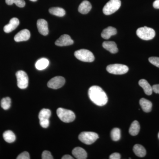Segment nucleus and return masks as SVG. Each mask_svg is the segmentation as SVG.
Returning a JSON list of instances; mask_svg holds the SVG:
<instances>
[{"label":"nucleus","mask_w":159,"mask_h":159,"mask_svg":"<svg viewBox=\"0 0 159 159\" xmlns=\"http://www.w3.org/2000/svg\"><path fill=\"white\" fill-rule=\"evenodd\" d=\"M49 12L51 14L56 16L62 17L66 14V11L62 8L60 7H53L49 9Z\"/></svg>","instance_id":"b1692460"},{"label":"nucleus","mask_w":159,"mask_h":159,"mask_svg":"<svg viewBox=\"0 0 159 159\" xmlns=\"http://www.w3.org/2000/svg\"><path fill=\"white\" fill-rule=\"evenodd\" d=\"M133 151L137 156L140 157H143L146 155V151L145 148L142 145L139 144L134 145Z\"/></svg>","instance_id":"412c9836"},{"label":"nucleus","mask_w":159,"mask_h":159,"mask_svg":"<svg viewBox=\"0 0 159 159\" xmlns=\"http://www.w3.org/2000/svg\"><path fill=\"white\" fill-rule=\"evenodd\" d=\"M152 90L156 93L159 94V84H155L152 87Z\"/></svg>","instance_id":"72a5a7b5"},{"label":"nucleus","mask_w":159,"mask_h":159,"mask_svg":"<svg viewBox=\"0 0 159 159\" xmlns=\"http://www.w3.org/2000/svg\"><path fill=\"white\" fill-rule=\"evenodd\" d=\"M140 106L145 112H149L152 110V104L151 101L145 98H142L139 101Z\"/></svg>","instance_id":"6ab92c4d"},{"label":"nucleus","mask_w":159,"mask_h":159,"mask_svg":"<svg viewBox=\"0 0 159 159\" xmlns=\"http://www.w3.org/2000/svg\"><path fill=\"white\" fill-rule=\"evenodd\" d=\"M20 24L19 20L17 18H12L8 25L4 27V31L6 33H10L13 31L19 26Z\"/></svg>","instance_id":"ddd939ff"},{"label":"nucleus","mask_w":159,"mask_h":159,"mask_svg":"<svg viewBox=\"0 0 159 159\" xmlns=\"http://www.w3.org/2000/svg\"><path fill=\"white\" fill-rule=\"evenodd\" d=\"M73 156L76 159H85L87 157V153L86 151L81 147H76L72 151Z\"/></svg>","instance_id":"4468645a"},{"label":"nucleus","mask_w":159,"mask_h":159,"mask_svg":"<svg viewBox=\"0 0 159 159\" xmlns=\"http://www.w3.org/2000/svg\"><path fill=\"white\" fill-rule=\"evenodd\" d=\"M99 138L98 134L93 132H83L78 137L80 142L89 145L93 144Z\"/></svg>","instance_id":"39448f33"},{"label":"nucleus","mask_w":159,"mask_h":159,"mask_svg":"<svg viewBox=\"0 0 159 159\" xmlns=\"http://www.w3.org/2000/svg\"><path fill=\"white\" fill-rule=\"evenodd\" d=\"M30 1H31V2H36V1H37V0H30Z\"/></svg>","instance_id":"e433bc0d"},{"label":"nucleus","mask_w":159,"mask_h":159,"mask_svg":"<svg viewBox=\"0 0 159 159\" xmlns=\"http://www.w3.org/2000/svg\"><path fill=\"white\" fill-rule=\"evenodd\" d=\"M109 158L110 159H121V155L120 154L115 152L111 154Z\"/></svg>","instance_id":"473e14b6"},{"label":"nucleus","mask_w":159,"mask_h":159,"mask_svg":"<svg viewBox=\"0 0 159 159\" xmlns=\"http://www.w3.org/2000/svg\"><path fill=\"white\" fill-rule=\"evenodd\" d=\"M136 33L138 37L145 40L153 39L156 35L155 31L153 29L146 26L137 29Z\"/></svg>","instance_id":"7ed1b4c3"},{"label":"nucleus","mask_w":159,"mask_h":159,"mask_svg":"<svg viewBox=\"0 0 159 159\" xmlns=\"http://www.w3.org/2000/svg\"><path fill=\"white\" fill-rule=\"evenodd\" d=\"M66 80L63 77L57 76L50 80L48 83V86L49 88L57 89L61 88L64 85Z\"/></svg>","instance_id":"1a4fd4ad"},{"label":"nucleus","mask_w":159,"mask_h":159,"mask_svg":"<svg viewBox=\"0 0 159 159\" xmlns=\"http://www.w3.org/2000/svg\"><path fill=\"white\" fill-rule=\"evenodd\" d=\"M149 62L154 66L159 68V57H152L148 58Z\"/></svg>","instance_id":"c85d7f7f"},{"label":"nucleus","mask_w":159,"mask_h":159,"mask_svg":"<svg viewBox=\"0 0 159 159\" xmlns=\"http://www.w3.org/2000/svg\"><path fill=\"white\" fill-rule=\"evenodd\" d=\"M62 159H73L74 158L73 157H71L70 155H65L64 156L62 157L61 158Z\"/></svg>","instance_id":"c9c22d12"},{"label":"nucleus","mask_w":159,"mask_h":159,"mask_svg":"<svg viewBox=\"0 0 159 159\" xmlns=\"http://www.w3.org/2000/svg\"><path fill=\"white\" fill-rule=\"evenodd\" d=\"M116 34V29L114 27L110 26L102 31L101 33V36L104 39H108L110 38L111 36Z\"/></svg>","instance_id":"dca6fc26"},{"label":"nucleus","mask_w":159,"mask_h":159,"mask_svg":"<svg viewBox=\"0 0 159 159\" xmlns=\"http://www.w3.org/2000/svg\"><path fill=\"white\" fill-rule=\"evenodd\" d=\"M139 84L144 90L145 94L150 96L152 93V88L148 83V81L145 79H141L139 80Z\"/></svg>","instance_id":"f3484780"},{"label":"nucleus","mask_w":159,"mask_h":159,"mask_svg":"<svg viewBox=\"0 0 159 159\" xmlns=\"http://www.w3.org/2000/svg\"><path fill=\"white\" fill-rule=\"evenodd\" d=\"M74 55L77 59L84 62H92L95 60L93 53L86 49H81L75 51Z\"/></svg>","instance_id":"20e7f679"},{"label":"nucleus","mask_w":159,"mask_h":159,"mask_svg":"<svg viewBox=\"0 0 159 159\" xmlns=\"http://www.w3.org/2000/svg\"><path fill=\"white\" fill-rule=\"evenodd\" d=\"M42 159H53V156L50 152L48 151L45 150L43 152L42 155Z\"/></svg>","instance_id":"c756f323"},{"label":"nucleus","mask_w":159,"mask_h":159,"mask_svg":"<svg viewBox=\"0 0 159 159\" xmlns=\"http://www.w3.org/2000/svg\"><path fill=\"white\" fill-rule=\"evenodd\" d=\"M140 129V125L139 122L134 121L131 124L130 128L129 129V133L131 135L136 136L139 134Z\"/></svg>","instance_id":"4be33fe9"},{"label":"nucleus","mask_w":159,"mask_h":159,"mask_svg":"<svg viewBox=\"0 0 159 159\" xmlns=\"http://www.w3.org/2000/svg\"><path fill=\"white\" fill-rule=\"evenodd\" d=\"M57 114L60 119L66 123L73 122L76 118L74 112L61 107L57 109Z\"/></svg>","instance_id":"f03ea898"},{"label":"nucleus","mask_w":159,"mask_h":159,"mask_svg":"<svg viewBox=\"0 0 159 159\" xmlns=\"http://www.w3.org/2000/svg\"><path fill=\"white\" fill-rule=\"evenodd\" d=\"M89 96L94 104L99 106H103L107 103V95L101 88L98 86H93L89 90Z\"/></svg>","instance_id":"f257e3e1"},{"label":"nucleus","mask_w":159,"mask_h":159,"mask_svg":"<svg viewBox=\"0 0 159 159\" xmlns=\"http://www.w3.org/2000/svg\"><path fill=\"white\" fill-rule=\"evenodd\" d=\"M37 26L38 30L41 34L44 36L48 34V24L46 20L42 19L38 20Z\"/></svg>","instance_id":"f8f14e48"},{"label":"nucleus","mask_w":159,"mask_h":159,"mask_svg":"<svg viewBox=\"0 0 159 159\" xmlns=\"http://www.w3.org/2000/svg\"><path fill=\"white\" fill-rule=\"evenodd\" d=\"M30 158L29 154L27 152H22L16 158L17 159H29Z\"/></svg>","instance_id":"7c9ffc66"},{"label":"nucleus","mask_w":159,"mask_h":159,"mask_svg":"<svg viewBox=\"0 0 159 159\" xmlns=\"http://www.w3.org/2000/svg\"><path fill=\"white\" fill-rule=\"evenodd\" d=\"M16 75L18 87L22 89L27 88L29 85V77L25 72L24 71H18L16 72Z\"/></svg>","instance_id":"6e6552de"},{"label":"nucleus","mask_w":159,"mask_h":159,"mask_svg":"<svg viewBox=\"0 0 159 159\" xmlns=\"http://www.w3.org/2000/svg\"><path fill=\"white\" fill-rule=\"evenodd\" d=\"M3 139L8 143H11L15 141L16 137L13 132L11 130H7L3 134Z\"/></svg>","instance_id":"5701e85b"},{"label":"nucleus","mask_w":159,"mask_h":159,"mask_svg":"<svg viewBox=\"0 0 159 159\" xmlns=\"http://www.w3.org/2000/svg\"><path fill=\"white\" fill-rule=\"evenodd\" d=\"M51 111L48 109H43L40 111L39 115V120H46V119H49V118L51 116Z\"/></svg>","instance_id":"393cba45"},{"label":"nucleus","mask_w":159,"mask_h":159,"mask_svg":"<svg viewBox=\"0 0 159 159\" xmlns=\"http://www.w3.org/2000/svg\"><path fill=\"white\" fill-rule=\"evenodd\" d=\"M74 41L71 38L70 36L68 34H63L55 42V44L56 46L59 47H64L71 45L73 44Z\"/></svg>","instance_id":"9d476101"},{"label":"nucleus","mask_w":159,"mask_h":159,"mask_svg":"<svg viewBox=\"0 0 159 159\" xmlns=\"http://www.w3.org/2000/svg\"><path fill=\"white\" fill-rule=\"evenodd\" d=\"M121 6L120 0H110L103 7L102 11L106 15H110L116 11Z\"/></svg>","instance_id":"423d86ee"},{"label":"nucleus","mask_w":159,"mask_h":159,"mask_svg":"<svg viewBox=\"0 0 159 159\" xmlns=\"http://www.w3.org/2000/svg\"><path fill=\"white\" fill-rule=\"evenodd\" d=\"M31 36L30 31L27 29H23L16 34L14 39L16 42L25 41L28 40Z\"/></svg>","instance_id":"9b49d317"},{"label":"nucleus","mask_w":159,"mask_h":159,"mask_svg":"<svg viewBox=\"0 0 159 159\" xmlns=\"http://www.w3.org/2000/svg\"><path fill=\"white\" fill-rule=\"evenodd\" d=\"M158 138H159V134H158Z\"/></svg>","instance_id":"4c0bfd02"},{"label":"nucleus","mask_w":159,"mask_h":159,"mask_svg":"<svg viewBox=\"0 0 159 159\" xmlns=\"http://www.w3.org/2000/svg\"><path fill=\"white\" fill-rule=\"evenodd\" d=\"M49 65L48 60L46 58H42L37 61L35 66L38 70H42L47 68L48 66Z\"/></svg>","instance_id":"aec40b11"},{"label":"nucleus","mask_w":159,"mask_h":159,"mask_svg":"<svg viewBox=\"0 0 159 159\" xmlns=\"http://www.w3.org/2000/svg\"><path fill=\"white\" fill-rule=\"evenodd\" d=\"M6 2L9 6L14 3L16 6L20 8H23L25 6V2L24 0H6Z\"/></svg>","instance_id":"cd10ccee"},{"label":"nucleus","mask_w":159,"mask_h":159,"mask_svg":"<svg viewBox=\"0 0 159 159\" xmlns=\"http://www.w3.org/2000/svg\"><path fill=\"white\" fill-rule=\"evenodd\" d=\"M153 6L155 9H159V0H156L153 3Z\"/></svg>","instance_id":"f704fd0d"},{"label":"nucleus","mask_w":159,"mask_h":159,"mask_svg":"<svg viewBox=\"0 0 159 159\" xmlns=\"http://www.w3.org/2000/svg\"><path fill=\"white\" fill-rule=\"evenodd\" d=\"M11 99L9 97L3 98L1 101V105L2 108L5 110L9 109L11 107Z\"/></svg>","instance_id":"bb28decb"},{"label":"nucleus","mask_w":159,"mask_h":159,"mask_svg":"<svg viewBox=\"0 0 159 159\" xmlns=\"http://www.w3.org/2000/svg\"><path fill=\"white\" fill-rule=\"evenodd\" d=\"M92 9V5L88 1H84L80 5L78 11L83 14H86L89 12Z\"/></svg>","instance_id":"a211bd4d"},{"label":"nucleus","mask_w":159,"mask_h":159,"mask_svg":"<svg viewBox=\"0 0 159 159\" xmlns=\"http://www.w3.org/2000/svg\"><path fill=\"white\" fill-rule=\"evenodd\" d=\"M40 125L43 128H47L48 127L50 122L49 119H46V120H39Z\"/></svg>","instance_id":"2f4dec72"},{"label":"nucleus","mask_w":159,"mask_h":159,"mask_svg":"<svg viewBox=\"0 0 159 159\" xmlns=\"http://www.w3.org/2000/svg\"><path fill=\"white\" fill-rule=\"evenodd\" d=\"M102 47L112 54H116L118 52L116 44L113 41H105L102 43Z\"/></svg>","instance_id":"2eb2a0df"},{"label":"nucleus","mask_w":159,"mask_h":159,"mask_svg":"<svg viewBox=\"0 0 159 159\" xmlns=\"http://www.w3.org/2000/svg\"><path fill=\"white\" fill-rule=\"evenodd\" d=\"M106 69L108 73L116 75L125 74L129 70V68L127 66L119 64L110 65L107 67Z\"/></svg>","instance_id":"0eeeda50"},{"label":"nucleus","mask_w":159,"mask_h":159,"mask_svg":"<svg viewBox=\"0 0 159 159\" xmlns=\"http://www.w3.org/2000/svg\"><path fill=\"white\" fill-rule=\"evenodd\" d=\"M111 138L113 141H118L121 139V131L118 128H114L111 131Z\"/></svg>","instance_id":"a878e982"}]
</instances>
